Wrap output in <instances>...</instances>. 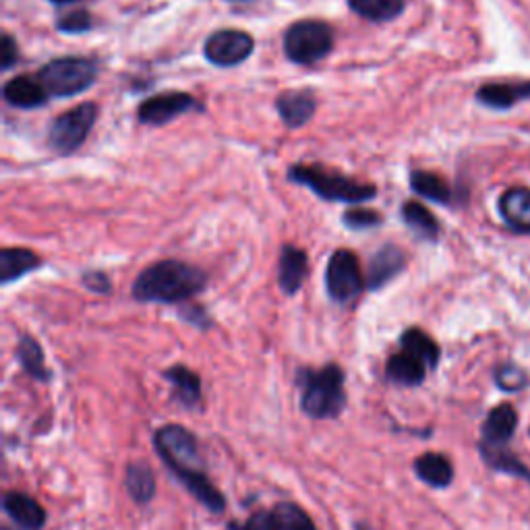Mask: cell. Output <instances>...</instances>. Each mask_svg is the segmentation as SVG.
I'll use <instances>...</instances> for the list:
<instances>
[{
    "label": "cell",
    "mask_w": 530,
    "mask_h": 530,
    "mask_svg": "<svg viewBox=\"0 0 530 530\" xmlns=\"http://www.w3.org/2000/svg\"><path fill=\"white\" fill-rule=\"evenodd\" d=\"M516 410L510 404H502L489 412L485 421V441L487 444H506L516 429Z\"/></svg>",
    "instance_id": "d4e9b609"
},
{
    "label": "cell",
    "mask_w": 530,
    "mask_h": 530,
    "mask_svg": "<svg viewBox=\"0 0 530 530\" xmlns=\"http://www.w3.org/2000/svg\"><path fill=\"white\" fill-rule=\"evenodd\" d=\"M94 25L92 13L87 9H75L65 13L63 17H58L56 21V29L61 34H83V32H90Z\"/></svg>",
    "instance_id": "4dcf8cb0"
},
{
    "label": "cell",
    "mask_w": 530,
    "mask_h": 530,
    "mask_svg": "<svg viewBox=\"0 0 530 530\" xmlns=\"http://www.w3.org/2000/svg\"><path fill=\"white\" fill-rule=\"evenodd\" d=\"M98 121V106L94 102L79 104L61 116H56L48 129V145L56 154L69 156L77 152L94 131Z\"/></svg>",
    "instance_id": "52a82bcc"
},
{
    "label": "cell",
    "mask_w": 530,
    "mask_h": 530,
    "mask_svg": "<svg viewBox=\"0 0 530 530\" xmlns=\"http://www.w3.org/2000/svg\"><path fill=\"white\" fill-rule=\"evenodd\" d=\"M255 50V40L251 34L243 29H218L208 40H205L203 54L208 58V63L230 69L239 67Z\"/></svg>",
    "instance_id": "9c48e42d"
},
{
    "label": "cell",
    "mask_w": 530,
    "mask_h": 530,
    "mask_svg": "<svg viewBox=\"0 0 530 530\" xmlns=\"http://www.w3.org/2000/svg\"><path fill=\"white\" fill-rule=\"evenodd\" d=\"M272 514L276 520V530H317L309 514L297 504L282 502L274 508Z\"/></svg>",
    "instance_id": "f1b7e54d"
},
{
    "label": "cell",
    "mask_w": 530,
    "mask_h": 530,
    "mask_svg": "<svg viewBox=\"0 0 530 530\" xmlns=\"http://www.w3.org/2000/svg\"><path fill=\"white\" fill-rule=\"evenodd\" d=\"M42 265L38 253L23 247H7L0 251V282L11 284Z\"/></svg>",
    "instance_id": "ac0fdd59"
},
{
    "label": "cell",
    "mask_w": 530,
    "mask_h": 530,
    "mask_svg": "<svg viewBox=\"0 0 530 530\" xmlns=\"http://www.w3.org/2000/svg\"><path fill=\"white\" fill-rule=\"evenodd\" d=\"M19 61V48L11 34H3V42H0V69L11 71Z\"/></svg>",
    "instance_id": "d6a6232c"
},
{
    "label": "cell",
    "mask_w": 530,
    "mask_h": 530,
    "mask_svg": "<svg viewBox=\"0 0 530 530\" xmlns=\"http://www.w3.org/2000/svg\"><path fill=\"white\" fill-rule=\"evenodd\" d=\"M154 444L164 464H168L197 502L212 512H224V495L203 475L197 439L189 429L181 425H166L156 433Z\"/></svg>",
    "instance_id": "6da1fadb"
},
{
    "label": "cell",
    "mask_w": 530,
    "mask_h": 530,
    "mask_svg": "<svg viewBox=\"0 0 530 530\" xmlns=\"http://www.w3.org/2000/svg\"><path fill=\"white\" fill-rule=\"evenodd\" d=\"M208 286V276L197 265L181 259L156 261L135 278L131 294L139 303L176 305L189 301Z\"/></svg>",
    "instance_id": "7a4b0ae2"
},
{
    "label": "cell",
    "mask_w": 530,
    "mask_h": 530,
    "mask_svg": "<svg viewBox=\"0 0 530 530\" xmlns=\"http://www.w3.org/2000/svg\"><path fill=\"white\" fill-rule=\"evenodd\" d=\"M415 470L421 481L431 487H448L454 479V468L450 460L441 454H423L415 462Z\"/></svg>",
    "instance_id": "cb8c5ba5"
},
{
    "label": "cell",
    "mask_w": 530,
    "mask_h": 530,
    "mask_svg": "<svg viewBox=\"0 0 530 530\" xmlns=\"http://www.w3.org/2000/svg\"><path fill=\"white\" fill-rule=\"evenodd\" d=\"M342 222L350 230H367V228L379 226L381 222H384V218H381V214L367 210V208H352L342 214Z\"/></svg>",
    "instance_id": "1f68e13d"
},
{
    "label": "cell",
    "mask_w": 530,
    "mask_h": 530,
    "mask_svg": "<svg viewBox=\"0 0 530 530\" xmlns=\"http://www.w3.org/2000/svg\"><path fill=\"white\" fill-rule=\"evenodd\" d=\"M50 3H54V5H73V3H79V0H50Z\"/></svg>",
    "instance_id": "8d00e7d4"
},
{
    "label": "cell",
    "mask_w": 530,
    "mask_h": 530,
    "mask_svg": "<svg viewBox=\"0 0 530 530\" xmlns=\"http://www.w3.org/2000/svg\"><path fill=\"white\" fill-rule=\"evenodd\" d=\"M234 3H243V0H234Z\"/></svg>",
    "instance_id": "74e56055"
},
{
    "label": "cell",
    "mask_w": 530,
    "mask_h": 530,
    "mask_svg": "<svg viewBox=\"0 0 530 530\" xmlns=\"http://www.w3.org/2000/svg\"><path fill=\"white\" fill-rule=\"evenodd\" d=\"M299 377L303 386L301 408L311 419H336L346 408L344 371L338 365L301 371Z\"/></svg>",
    "instance_id": "277c9868"
},
{
    "label": "cell",
    "mask_w": 530,
    "mask_h": 530,
    "mask_svg": "<svg viewBox=\"0 0 530 530\" xmlns=\"http://www.w3.org/2000/svg\"><path fill=\"white\" fill-rule=\"evenodd\" d=\"M100 65L92 58L83 56H61L54 58V61L46 63L38 79L44 85V90L48 96L54 98H73L83 94L85 90L98 81Z\"/></svg>",
    "instance_id": "5b68a950"
},
{
    "label": "cell",
    "mask_w": 530,
    "mask_h": 530,
    "mask_svg": "<svg viewBox=\"0 0 530 530\" xmlns=\"http://www.w3.org/2000/svg\"><path fill=\"white\" fill-rule=\"evenodd\" d=\"M334 50V29L326 21H294L284 32V54L297 65H315Z\"/></svg>",
    "instance_id": "8992f818"
},
{
    "label": "cell",
    "mask_w": 530,
    "mask_h": 530,
    "mask_svg": "<svg viewBox=\"0 0 530 530\" xmlns=\"http://www.w3.org/2000/svg\"><path fill=\"white\" fill-rule=\"evenodd\" d=\"M127 491L137 504H147L156 493V481L150 466L131 464L127 468Z\"/></svg>",
    "instance_id": "83f0119b"
},
{
    "label": "cell",
    "mask_w": 530,
    "mask_h": 530,
    "mask_svg": "<svg viewBox=\"0 0 530 530\" xmlns=\"http://www.w3.org/2000/svg\"><path fill=\"white\" fill-rule=\"evenodd\" d=\"M410 189L417 195L433 203H439V205H448L452 201L450 185L435 172H427V170L410 172Z\"/></svg>",
    "instance_id": "603a6c76"
},
{
    "label": "cell",
    "mask_w": 530,
    "mask_h": 530,
    "mask_svg": "<svg viewBox=\"0 0 530 530\" xmlns=\"http://www.w3.org/2000/svg\"><path fill=\"white\" fill-rule=\"evenodd\" d=\"M245 530H276V520L274 514H265L259 512L255 516L249 518V522L245 524Z\"/></svg>",
    "instance_id": "d590c367"
},
{
    "label": "cell",
    "mask_w": 530,
    "mask_h": 530,
    "mask_svg": "<svg viewBox=\"0 0 530 530\" xmlns=\"http://www.w3.org/2000/svg\"><path fill=\"white\" fill-rule=\"evenodd\" d=\"M164 377L170 381L174 388V396L183 402V406L193 408L201 400V379L195 371L185 365L170 367Z\"/></svg>",
    "instance_id": "44dd1931"
},
{
    "label": "cell",
    "mask_w": 530,
    "mask_h": 530,
    "mask_svg": "<svg viewBox=\"0 0 530 530\" xmlns=\"http://www.w3.org/2000/svg\"><path fill=\"white\" fill-rule=\"evenodd\" d=\"M406 268V255L396 245H384L381 247L371 263H369V276L367 286L369 290L384 288L388 282H392L402 270Z\"/></svg>",
    "instance_id": "4fadbf2b"
},
{
    "label": "cell",
    "mask_w": 530,
    "mask_h": 530,
    "mask_svg": "<svg viewBox=\"0 0 530 530\" xmlns=\"http://www.w3.org/2000/svg\"><path fill=\"white\" fill-rule=\"evenodd\" d=\"M485 460L493 466V468H499V470H506V473H516V475H526L524 466L504 448H499V444H483L481 448Z\"/></svg>",
    "instance_id": "f546056e"
},
{
    "label": "cell",
    "mask_w": 530,
    "mask_h": 530,
    "mask_svg": "<svg viewBox=\"0 0 530 530\" xmlns=\"http://www.w3.org/2000/svg\"><path fill=\"white\" fill-rule=\"evenodd\" d=\"M427 369L429 367L423 361H419L417 357H412V355H408V352L402 350L388 361L386 373L394 381V384L419 386V384H423Z\"/></svg>",
    "instance_id": "ffe728a7"
},
{
    "label": "cell",
    "mask_w": 530,
    "mask_h": 530,
    "mask_svg": "<svg viewBox=\"0 0 530 530\" xmlns=\"http://www.w3.org/2000/svg\"><path fill=\"white\" fill-rule=\"evenodd\" d=\"M400 344H402L404 352H408V355H412V357H417L427 367L433 369L437 365V361H439V346L423 330H419V328L406 330L402 334V338H400Z\"/></svg>",
    "instance_id": "484cf974"
},
{
    "label": "cell",
    "mask_w": 530,
    "mask_h": 530,
    "mask_svg": "<svg viewBox=\"0 0 530 530\" xmlns=\"http://www.w3.org/2000/svg\"><path fill=\"white\" fill-rule=\"evenodd\" d=\"M530 98V81L522 83H489L477 92V102L495 110H508L514 104Z\"/></svg>",
    "instance_id": "e0dca14e"
},
{
    "label": "cell",
    "mask_w": 530,
    "mask_h": 530,
    "mask_svg": "<svg viewBox=\"0 0 530 530\" xmlns=\"http://www.w3.org/2000/svg\"><path fill=\"white\" fill-rule=\"evenodd\" d=\"M402 220L404 224L417 234L423 241H437L439 237V222L437 218L419 201H406L402 205Z\"/></svg>",
    "instance_id": "7402d4cb"
},
{
    "label": "cell",
    "mask_w": 530,
    "mask_h": 530,
    "mask_svg": "<svg viewBox=\"0 0 530 530\" xmlns=\"http://www.w3.org/2000/svg\"><path fill=\"white\" fill-rule=\"evenodd\" d=\"M348 7L371 23H390L404 13L406 0H348Z\"/></svg>",
    "instance_id": "d6986e66"
},
{
    "label": "cell",
    "mask_w": 530,
    "mask_h": 530,
    "mask_svg": "<svg viewBox=\"0 0 530 530\" xmlns=\"http://www.w3.org/2000/svg\"><path fill=\"white\" fill-rule=\"evenodd\" d=\"M288 181L309 187L323 201L334 203H365L377 197L375 185L355 181L317 164H292L288 168Z\"/></svg>",
    "instance_id": "3957f363"
},
{
    "label": "cell",
    "mask_w": 530,
    "mask_h": 530,
    "mask_svg": "<svg viewBox=\"0 0 530 530\" xmlns=\"http://www.w3.org/2000/svg\"><path fill=\"white\" fill-rule=\"evenodd\" d=\"M276 110L288 129L305 127L317 110V96L311 87L305 90H286L276 98Z\"/></svg>",
    "instance_id": "8fae6325"
},
{
    "label": "cell",
    "mask_w": 530,
    "mask_h": 530,
    "mask_svg": "<svg viewBox=\"0 0 530 530\" xmlns=\"http://www.w3.org/2000/svg\"><path fill=\"white\" fill-rule=\"evenodd\" d=\"M17 359L21 363V367L32 375L34 379H40V381H48L52 377V373L46 369V363H44V350L42 346L38 344V340H34L32 336H23L19 340V346H17Z\"/></svg>",
    "instance_id": "4316f807"
},
{
    "label": "cell",
    "mask_w": 530,
    "mask_h": 530,
    "mask_svg": "<svg viewBox=\"0 0 530 530\" xmlns=\"http://www.w3.org/2000/svg\"><path fill=\"white\" fill-rule=\"evenodd\" d=\"M197 110H201V104L195 96L187 92H166L143 100L137 108V119L143 125L164 127L174 119H179L181 114Z\"/></svg>",
    "instance_id": "30bf717a"
},
{
    "label": "cell",
    "mask_w": 530,
    "mask_h": 530,
    "mask_svg": "<svg viewBox=\"0 0 530 530\" xmlns=\"http://www.w3.org/2000/svg\"><path fill=\"white\" fill-rule=\"evenodd\" d=\"M83 284L90 288L92 292H100V294H108L112 288L110 278L104 272H85L83 274Z\"/></svg>",
    "instance_id": "e575fe53"
},
{
    "label": "cell",
    "mask_w": 530,
    "mask_h": 530,
    "mask_svg": "<svg viewBox=\"0 0 530 530\" xmlns=\"http://www.w3.org/2000/svg\"><path fill=\"white\" fill-rule=\"evenodd\" d=\"M309 274L307 251L297 245H282L278 259V284L286 297H292L301 290Z\"/></svg>",
    "instance_id": "7c38bea8"
},
{
    "label": "cell",
    "mask_w": 530,
    "mask_h": 530,
    "mask_svg": "<svg viewBox=\"0 0 530 530\" xmlns=\"http://www.w3.org/2000/svg\"><path fill=\"white\" fill-rule=\"evenodd\" d=\"M3 508L13 522L25 530H40L46 524V512L34 497L25 493H7Z\"/></svg>",
    "instance_id": "2e32d148"
},
{
    "label": "cell",
    "mask_w": 530,
    "mask_h": 530,
    "mask_svg": "<svg viewBox=\"0 0 530 530\" xmlns=\"http://www.w3.org/2000/svg\"><path fill=\"white\" fill-rule=\"evenodd\" d=\"M497 381H499V386L506 388V390H516V388L524 386V375H522V371H518L514 367H502L497 373Z\"/></svg>",
    "instance_id": "836d02e7"
},
{
    "label": "cell",
    "mask_w": 530,
    "mask_h": 530,
    "mask_svg": "<svg viewBox=\"0 0 530 530\" xmlns=\"http://www.w3.org/2000/svg\"><path fill=\"white\" fill-rule=\"evenodd\" d=\"M326 288L330 299L340 305L355 301L365 290L361 263L355 253L348 249H338L330 255L326 268Z\"/></svg>",
    "instance_id": "ba28073f"
},
{
    "label": "cell",
    "mask_w": 530,
    "mask_h": 530,
    "mask_svg": "<svg viewBox=\"0 0 530 530\" xmlns=\"http://www.w3.org/2000/svg\"><path fill=\"white\" fill-rule=\"evenodd\" d=\"M499 212L506 226L520 234H530V189L514 187L499 199Z\"/></svg>",
    "instance_id": "9a60e30c"
},
{
    "label": "cell",
    "mask_w": 530,
    "mask_h": 530,
    "mask_svg": "<svg viewBox=\"0 0 530 530\" xmlns=\"http://www.w3.org/2000/svg\"><path fill=\"white\" fill-rule=\"evenodd\" d=\"M3 98L9 106L21 108V110H34L42 108L48 102V92L40 79H34L29 75L13 77L3 87Z\"/></svg>",
    "instance_id": "5bb4252c"
}]
</instances>
